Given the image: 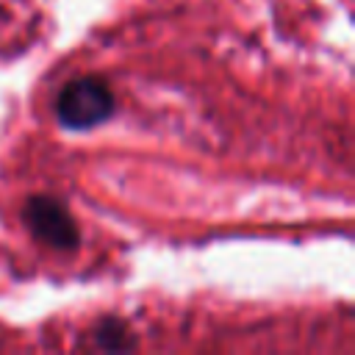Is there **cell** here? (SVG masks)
Returning a JSON list of instances; mask_svg holds the SVG:
<instances>
[{
	"instance_id": "1",
	"label": "cell",
	"mask_w": 355,
	"mask_h": 355,
	"mask_svg": "<svg viewBox=\"0 0 355 355\" xmlns=\"http://www.w3.org/2000/svg\"><path fill=\"white\" fill-rule=\"evenodd\" d=\"M55 111L67 128L89 130L114 114V94L100 78H78L61 89Z\"/></svg>"
},
{
	"instance_id": "2",
	"label": "cell",
	"mask_w": 355,
	"mask_h": 355,
	"mask_svg": "<svg viewBox=\"0 0 355 355\" xmlns=\"http://www.w3.org/2000/svg\"><path fill=\"white\" fill-rule=\"evenodd\" d=\"M25 222L33 230V236L53 250H75L80 241L72 214L55 197H47V194L31 197L25 202Z\"/></svg>"
},
{
	"instance_id": "3",
	"label": "cell",
	"mask_w": 355,
	"mask_h": 355,
	"mask_svg": "<svg viewBox=\"0 0 355 355\" xmlns=\"http://www.w3.org/2000/svg\"><path fill=\"white\" fill-rule=\"evenodd\" d=\"M97 341L105 347V349H125L133 344V338L128 336V327L119 322V319H103L94 330Z\"/></svg>"
}]
</instances>
